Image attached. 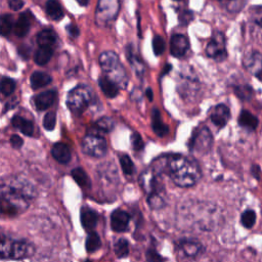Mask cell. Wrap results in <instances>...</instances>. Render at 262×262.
<instances>
[{"instance_id": "83f0119b", "label": "cell", "mask_w": 262, "mask_h": 262, "mask_svg": "<svg viewBox=\"0 0 262 262\" xmlns=\"http://www.w3.org/2000/svg\"><path fill=\"white\" fill-rule=\"evenodd\" d=\"M52 54H53V48L39 47L34 54V60L37 64L44 66L50 60Z\"/></svg>"}, {"instance_id": "4316f807", "label": "cell", "mask_w": 262, "mask_h": 262, "mask_svg": "<svg viewBox=\"0 0 262 262\" xmlns=\"http://www.w3.org/2000/svg\"><path fill=\"white\" fill-rule=\"evenodd\" d=\"M238 124L248 130H254L258 125V120L255 116H253L248 111L244 110L242 111L239 118H238Z\"/></svg>"}, {"instance_id": "3957f363", "label": "cell", "mask_w": 262, "mask_h": 262, "mask_svg": "<svg viewBox=\"0 0 262 262\" xmlns=\"http://www.w3.org/2000/svg\"><path fill=\"white\" fill-rule=\"evenodd\" d=\"M139 183L143 191L146 193V201L154 210H159L165 205V186L161 179V173L152 167L144 170L140 177Z\"/></svg>"}, {"instance_id": "9a60e30c", "label": "cell", "mask_w": 262, "mask_h": 262, "mask_svg": "<svg viewBox=\"0 0 262 262\" xmlns=\"http://www.w3.org/2000/svg\"><path fill=\"white\" fill-rule=\"evenodd\" d=\"M56 99V92L54 90H47L37 94L34 97V104L38 111H45L49 108Z\"/></svg>"}, {"instance_id": "60d3db41", "label": "cell", "mask_w": 262, "mask_h": 262, "mask_svg": "<svg viewBox=\"0 0 262 262\" xmlns=\"http://www.w3.org/2000/svg\"><path fill=\"white\" fill-rule=\"evenodd\" d=\"M24 141H23V138L16 134H13L11 135L10 137V144L12 145V147L14 148H19L21 145H23Z\"/></svg>"}, {"instance_id": "9c48e42d", "label": "cell", "mask_w": 262, "mask_h": 262, "mask_svg": "<svg viewBox=\"0 0 262 262\" xmlns=\"http://www.w3.org/2000/svg\"><path fill=\"white\" fill-rule=\"evenodd\" d=\"M212 143L213 137L210 130L207 127H200L192 134L188 145L191 150L204 154L210 150Z\"/></svg>"}, {"instance_id": "4dcf8cb0", "label": "cell", "mask_w": 262, "mask_h": 262, "mask_svg": "<svg viewBox=\"0 0 262 262\" xmlns=\"http://www.w3.org/2000/svg\"><path fill=\"white\" fill-rule=\"evenodd\" d=\"M101 246V242L100 238L98 236V234L94 231H91L86 239V250L89 253H94L95 251H97Z\"/></svg>"}, {"instance_id": "bcb514c9", "label": "cell", "mask_w": 262, "mask_h": 262, "mask_svg": "<svg viewBox=\"0 0 262 262\" xmlns=\"http://www.w3.org/2000/svg\"><path fill=\"white\" fill-rule=\"evenodd\" d=\"M171 69H172V67H171L170 64H166V67L163 69V73H162V75H166L167 73H169V72L171 71Z\"/></svg>"}, {"instance_id": "603a6c76", "label": "cell", "mask_w": 262, "mask_h": 262, "mask_svg": "<svg viewBox=\"0 0 262 262\" xmlns=\"http://www.w3.org/2000/svg\"><path fill=\"white\" fill-rule=\"evenodd\" d=\"M251 23L254 35L262 41V6L254 7L251 12Z\"/></svg>"}, {"instance_id": "ba28073f", "label": "cell", "mask_w": 262, "mask_h": 262, "mask_svg": "<svg viewBox=\"0 0 262 262\" xmlns=\"http://www.w3.org/2000/svg\"><path fill=\"white\" fill-rule=\"evenodd\" d=\"M81 146L84 154L93 158H101L107 151V143L98 133L86 134L82 139Z\"/></svg>"}, {"instance_id": "5b68a950", "label": "cell", "mask_w": 262, "mask_h": 262, "mask_svg": "<svg viewBox=\"0 0 262 262\" xmlns=\"http://www.w3.org/2000/svg\"><path fill=\"white\" fill-rule=\"evenodd\" d=\"M34 253L35 247L33 244L27 241L13 239L2 235L0 254L3 260H21L33 256Z\"/></svg>"}, {"instance_id": "277c9868", "label": "cell", "mask_w": 262, "mask_h": 262, "mask_svg": "<svg viewBox=\"0 0 262 262\" xmlns=\"http://www.w3.org/2000/svg\"><path fill=\"white\" fill-rule=\"evenodd\" d=\"M98 60L102 70V76L116 83L120 89L125 88L128 83V76L117 53L104 51L99 55Z\"/></svg>"}, {"instance_id": "e575fe53", "label": "cell", "mask_w": 262, "mask_h": 262, "mask_svg": "<svg viewBox=\"0 0 262 262\" xmlns=\"http://www.w3.org/2000/svg\"><path fill=\"white\" fill-rule=\"evenodd\" d=\"M0 86H1V93L4 96H8V95H10L14 91V89H15V82H14V80H12L9 77H3L1 79Z\"/></svg>"}, {"instance_id": "74e56055", "label": "cell", "mask_w": 262, "mask_h": 262, "mask_svg": "<svg viewBox=\"0 0 262 262\" xmlns=\"http://www.w3.org/2000/svg\"><path fill=\"white\" fill-rule=\"evenodd\" d=\"M56 123V115L54 112H48L43 119V127L46 130H53Z\"/></svg>"}, {"instance_id": "7bdbcfd3", "label": "cell", "mask_w": 262, "mask_h": 262, "mask_svg": "<svg viewBox=\"0 0 262 262\" xmlns=\"http://www.w3.org/2000/svg\"><path fill=\"white\" fill-rule=\"evenodd\" d=\"M66 30H67V32H68V34L71 36V37H77L78 35H79V29H78V27L77 26H75V25H73V24H71V25H68L67 27H66Z\"/></svg>"}, {"instance_id": "ac0fdd59", "label": "cell", "mask_w": 262, "mask_h": 262, "mask_svg": "<svg viewBox=\"0 0 262 262\" xmlns=\"http://www.w3.org/2000/svg\"><path fill=\"white\" fill-rule=\"evenodd\" d=\"M151 127H152L154 132L159 137H164L169 132L168 126L162 121L160 112L157 108H154L151 112Z\"/></svg>"}, {"instance_id": "8d00e7d4", "label": "cell", "mask_w": 262, "mask_h": 262, "mask_svg": "<svg viewBox=\"0 0 262 262\" xmlns=\"http://www.w3.org/2000/svg\"><path fill=\"white\" fill-rule=\"evenodd\" d=\"M152 50L156 55H161L165 50V41L159 35L155 36L152 39Z\"/></svg>"}, {"instance_id": "6da1fadb", "label": "cell", "mask_w": 262, "mask_h": 262, "mask_svg": "<svg viewBox=\"0 0 262 262\" xmlns=\"http://www.w3.org/2000/svg\"><path fill=\"white\" fill-rule=\"evenodd\" d=\"M152 168L159 173H167L171 180L180 187L193 186L202 175L198 163L181 155L161 157L155 161Z\"/></svg>"}, {"instance_id": "7402d4cb", "label": "cell", "mask_w": 262, "mask_h": 262, "mask_svg": "<svg viewBox=\"0 0 262 262\" xmlns=\"http://www.w3.org/2000/svg\"><path fill=\"white\" fill-rule=\"evenodd\" d=\"M11 124L14 128L18 129L23 134L27 136H32L34 133L33 123L20 116H14L11 119Z\"/></svg>"}, {"instance_id": "5bb4252c", "label": "cell", "mask_w": 262, "mask_h": 262, "mask_svg": "<svg viewBox=\"0 0 262 262\" xmlns=\"http://www.w3.org/2000/svg\"><path fill=\"white\" fill-rule=\"evenodd\" d=\"M129 214L123 210H115L111 215V227L114 231H125L129 225Z\"/></svg>"}, {"instance_id": "f1b7e54d", "label": "cell", "mask_w": 262, "mask_h": 262, "mask_svg": "<svg viewBox=\"0 0 262 262\" xmlns=\"http://www.w3.org/2000/svg\"><path fill=\"white\" fill-rule=\"evenodd\" d=\"M72 176L73 178L75 179V181L82 187H87V186H90V180L86 174V172L78 167V168H75L73 171H72Z\"/></svg>"}, {"instance_id": "ee69618b", "label": "cell", "mask_w": 262, "mask_h": 262, "mask_svg": "<svg viewBox=\"0 0 262 262\" xmlns=\"http://www.w3.org/2000/svg\"><path fill=\"white\" fill-rule=\"evenodd\" d=\"M18 53L20 54L21 57L28 58L29 55H30V53H31V48H30L29 46H27V45L24 44V45H21V46L18 48Z\"/></svg>"}, {"instance_id": "ffe728a7", "label": "cell", "mask_w": 262, "mask_h": 262, "mask_svg": "<svg viewBox=\"0 0 262 262\" xmlns=\"http://www.w3.org/2000/svg\"><path fill=\"white\" fill-rule=\"evenodd\" d=\"M98 84H99L101 91L103 92V94L106 97L113 98L119 94V91H120L119 86L116 83H114L113 81H111L110 79H107L106 77L101 76L98 80Z\"/></svg>"}, {"instance_id": "b9f144b4", "label": "cell", "mask_w": 262, "mask_h": 262, "mask_svg": "<svg viewBox=\"0 0 262 262\" xmlns=\"http://www.w3.org/2000/svg\"><path fill=\"white\" fill-rule=\"evenodd\" d=\"M8 3H9V7L14 11L19 10L24 6L23 0H8Z\"/></svg>"}, {"instance_id": "52a82bcc", "label": "cell", "mask_w": 262, "mask_h": 262, "mask_svg": "<svg viewBox=\"0 0 262 262\" xmlns=\"http://www.w3.org/2000/svg\"><path fill=\"white\" fill-rule=\"evenodd\" d=\"M119 9V0H98L95 10L96 25L102 28L111 26L116 20Z\"/></svg>"}, {"instance_id": "c3c4849f", "label": "cell", "mask_w": 262, "mask_h": 262, "mask_svg": "<svg viewBox=\"0 0 262 262\" xmlns=\"http://www.w3.org/2000/svg\"><path fill=\"white\" fill-rule=\"evenodd\" d=\"M255 77H256L259 81H261V82H262V70H261L259 73H257Z\"/></svg>"}, {"instance_id": "2e32d148", "label": "cell", "mask_w": 262, "mask_h": 262, "mask_svg": "<svg viewBox=\"0 0 262 262\" xmlns=\"http://www.w3.org/2000/svg\"><path fill=\"white\" fill-rule=\"evenodd\" d=\"M51 155L55 161L60 164H67L71 160V150L69 146L62 142H56L51 148Z\"/></svg>"}, {"instance_id": "7c38bea8", "label": "cell", "mask_w": 262, "mask_h": 262, "mask_svg": "<svg viewBox=\"0 0 262 262\" xmlns=\"http://www.w3.org/2000/svg\"><path fill=\"white\" fill-rule=\"evenodd\" d=\"M189 48L187 38L181 34H175L170 40V52L175 57L183 56Z\"/></svg>"}, {"instance_id": "8fae6325", "label": "cell", "mask_w": 262, "mask_h": 262, "mask_svg": "<svg viewBox=\"0 0 262 262\" xmlns=\"http://www.w3.org/2000/svg\"><path fill=\"white\" fill-rule=\"evenodd\" d=\"M178 254L185 259H194L202 254L204 248L201 243L194 239H181L176 245Z\"/></svg>"}, {"instance_id": "f6af8a7d", "label": "cell", "mask_w": 262, "mask_h": 262, "mask_svg": "<svg viewBox=\"0 0 262 262\" xmlns=\"http://www.w3.org/2000/svg\"><path fill=\"white\" fill-rule=\"evenodd\" d=\"M145 95H146V97L148 98V100H149V101H151V100H152V90H151L150 88H147V89H146V91H145Z\"/></svg>"}, {"instance_id": "44dd1931", "label": "cell", "mask_w": 262, "mask_h": 262, "mask_svg": "<svg viewBox=\"0 0 262 262\" xmlns=\"http://www.w3.org/2000/svg\"><path fill=\"white\" fill-rule=\"evenodd\" d=\"M98 216L95 211L89 208H83L81 210V223L87 230L93 229L96 226Z\"/></svg>"}, {"instance_id": "8992f818", "label": "cell", "mask_w": 262, "mask_h": 262, "mask_svg": "<svg viewBox=\"0 0 262 262\" xmlns=\"http://www.w3.org/2000/svg\"><path fill=\"white\" fill-rule=\"evenodd\" d=\"M92 97V92L88 86L79 85L69 92L67 105L73 114L80 115L90 105Z\"/></svg>"}, {"instance_id": "f546056e", "label": "cell", "mask_w": 262, "mask_h": 262, "mask_svg": "<svg viewBox=\"0 0 262 262\" xmlns=\"http://www.w3.org/2000/svg\"><path fill=\"white\" fill-rule=\"evenodd\" d=\"M114 125H115V123H114L112 118H110V117H101L100 119H98L96 121L94 127L99 132L107 133V132L113 130Z\"/></svg>"}, {"instance_id": "7dc6e473", "label": "cell", "mask_w": 262, "mask_h": 262, "mask_svg": "<svg viewBox=\"0 0 262 262\" xmlns=\"http://www.w3.org/2000/svg\"><path fill=\"white\" fill-rule=\"evenodd\" d=\"M80 5H82V6H86L87 4H88V2H89V0H76Z\"/></svg>"}, {"instance_id": "e0dca14e", "label": "cell", "mask_w": 262, "mask_h": 262, "mask_svg": "<svg viewBox=\"0 0 262 262\" xmlns=\"http://www.w3.org/2000/svg\"><path fill=\"white\" fill-rule=\"evenodd\" d=\"M57 40V36L52 29H44L38 33L36 41L39 47L53 48Z\"/></svg>"}, {"instance_id": "d6986e66", "label": "cell", "mask_w": 262, "mask_h": 262, "mask_svg": "<svg viewBox=\"0 0 262 262\" xmlns=\"http://www.w3.org/2000/svg\"><path fill=\"white\" fill-rule=\"evenodd\" d=\"M30 28H31V18L29 17V14L28 13L19 14L14 25V34L17 37L23 38L29 33Z\"/></svg>"}, {"instance_id": "4fadbf2b", "label": "cell", "mask_w": 262, "mask_h": 262, "mask_svg": "<svg viewBox=\"0 0 262 262\" xmlns=\"http://www.w3.org/2000/svg\"><path fill=\"white\" fill-rule=\"evenodd\" d=\"M210 119L215 126L222 128L230 119V111L225 104H217L212 108L210 113Z\"/></svg>"}, {"instance_id": "ab89813d", "label": "cell", "mask_w": 262, "mask_h": 262, "mask_svg": "<svg viewBox=\"0 0 262 262\" xmlns=\"http://www.w3.org/2000/svg\"><path fill=\"white\" fill-rule=\"evenodd\" d=\"M146 259L148 262H163L164 259L155 250H148L146 252Z\"/></svg>"}, {"instance_id": "7a4b0ae2", "label": "cell", "mask_w": 262, "mask_h": 262, "mask_svg": "<svg viewBox=\"0 0 262 262\" xmlns=\"http://www.w3.org/2000/svg\"><path fill=\"white\" fill-rule=\"evenodd\" d=\"M34 195V189L28 181L7 178L1 184V212L6 216H16L25 212Z\"/></svg>"}, {"instance_id": "cb8c5ba5", "label": "cell", "mask_w": 262, "mask_h": 262, "mask_svg": "<svg viewBox=\"0 0 262 262\" xmlns=\"http://www.w3.org/2000/svg\"><path fill=\"white\" fill-rule=\"evenodd\" d=\"M126 56H127L130 64L132 66L133 70L135 71L136 75L138 77H141L143 75V73H144V66H143L141 59L135 54L134 49H133V47L131 45H128L126 47Z\"/></svg>"}, {"instance_id": "30bf717a", "label": "cell", "mask_w": 262, "mask_h": 262, "mask_svg": "<svg viewBox=\"0 0 262 262\" xmlns=\"http://www.w3.org/2000/svg\"><path fill=\"white\" fill-rule=\"evenodd\" d=\"M207 55L216 60L223 61L227 57V50L225 45V38L221 32L216 31L206 47Z\"/></svg>"}, {"instance_id": "484cf974", "label": "cell", "mask_w": 262, "mask_h": 262, "mask_svg": "<svg viewBox=\"0 0 262 262\" xmlns=\"http://www.w3.org/2000/svg\"><path fill=\"white\" fill-rule=\"evenodd\" d=\"M47 15L53 20H60L63 17V11L61 6L56 0H48L45 5Z\"/></svg>"}, {"instance_id": "d6a6232c", "label": "cell", "mask_w": 262, "mask_h": 262, "mask_svg": "<svg viewBox=\"0 0 262 262\" xmlns=\"http://www.w3.org/2000/svg\"><path fill=\"white\" fill-rule=\"evenodd\" d=\"M241 222L244 227L252 228L256 223V213L253 210H246L241 215Z\"/></svg>"}, {"instance_id": "d4e9b609", "label": "cell", "mask_w": 262, "mask_h": 262, "mask_svg": "<svg viewBox=\"0 0 262 262\" xmlns=\"http://www.w3.org/2000/svg\"><path fill=\"white\" fill-rule=\"evenodd\" d=\"M30 82H31V86L33 89H39L41 87H44L48 84L51 83V77L44 73V72H34L32 75H31V79H30Z\"/></svg>"}, {"instance_id": "1f68e13d", "label": "cell", "mask_w": 262, "mask_h": 262, "mask_svg": "<svg viewBox=\"0 0 262 262\" xmlns=\"http://www.w3.org/2000/svg\"><path fill=\"white\" fill-rule=\"evenodd\" d=\"M13 27L12 16L10 14H3L0 19V32L3 37H6L10 34Z\"/></svg>"}, {"instance_id": "d590c367", "label": "cell", "mask_w": 262, "mask_h": 262, "mask_svg": "<svg viewBox=\"0 0 262 262\" xmlns=\"http://www.w3.org/2000/svg\"><path fill=\"white\" fill-rule=\"evenodd\" d=\"M114 251H115V253L118 257H120V258L126 257L129 253V244H128V242L125 238H120L115 244Z\"/></svg>"}, {"instance_id": "836d02e7", "label": "cell", "mask_w": 262, "mask_h": 262, "mask_svg": "<svg viewBox=\"0 0 262 262\" xmlns=\"http://www.w3.org/2000/svg\"><path fill=\"white\" fill-rule=\"evenodd\" d=\"M120 164H121V168H122L123 172L127 176L133 175V173L135 171V167H134L132 160L129 158L128 155H123L120 157Z\"/></svg>"}, {"instance_id": "681fc988", "label": "cell", "mask_w": 262, "mask_h": 262, "mask_svg": "<svg viewBox=\"0 0 262 262\" xmlns=\"http://www.w3.org/2000/svg\"><path fill=\"white\" fill-rule=\"evenodd\" d=\"M174 1H181V0H174Z\"/></svg>"}, {"instance_id": "f35d334b", "label": "cell", "mask_w": 262, "mask_h": 262, "mask_svg": "<svg viewBox=\"0 0 262 262\" xmlns=\"http://www.w3.org/2000/svg\"><path fill=\"white\" fill-rule=\"evenodd\" d=\"M131 143H132V147L134 150H141L144 146V142H143V139L142 137L140 136L139 133L137 132H134L132 135H131Z\"/></svg>"}]
</instances>
